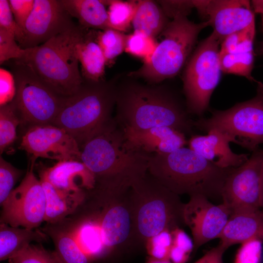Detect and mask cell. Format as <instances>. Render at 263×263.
Instances as JSON below:
<instances>
[{
  "mask_svg": "<svg viewBox=\"0 0 263 263\" xmlns=\"http://www.w3.org/2000/svg\"><path fill=\"white\" fill-rule=\"evenodd\" d=\"M231 213L223 203L216 205L205 196H190L184 205L183 218L188 226L193 239L194 250L207 242L219 238Z\"/></svg>",
  "mask_w": 263,
  "mask_h": 263,
  "instance_id": "2e32d148",
  "label": "cell"
},
{
  "mask_svg": "<svg viewBox=\"0 0 263 263\" xmlns=\"http://www.w3.org/2000/svg\"><path fill=\"white\" fill-rule=\"evenodd\" d=\"M9 260L10 263H61L55 252L33 244Z\"/></svg>",
  "mask_w": 263,
  "mask_h": 263,
  "instance_id": "836d02e7",
  "label": "cell"
},
{
  "mask_svg": "<svg viewBox=\"0 0 263 263\" xmlns=\"http://www.w3.org/2000/svg\"><path fill=\"white\" fill-rule=\"evenodd\" d=\"M261 15V19H262V27H263V15Z\"/></svg>",
  "mask_w": 263,
  "mask_h": 263,
  "instance_id": "c3c4849f",
  "label": "cell"
},
{
  "mask_svg": "<svg viewBox=\"0 0 263 263\" xmlns=\"http://www.w3.org/2000/svg\"><path fill=\"white\" fill-rule=\"evenodd\" d=\"M97 31L88 29L78 42L76 54L83 79L98 82L103 80L106 60L97 41Z\"/></svg>",
  "mask_w": 263,
  "mask_h": 263,
  "instance_id": "603a6c76",
  "label": "cell"
},
{
  "mask_svg": "<svg viewBox=\"0 0 263 263\" xmlns=\"http://www.w3.org/2000/svg\"><path fill=\"white\" fill-rule=\"evenodd\" d=\"M263 178V150L259 149L243 164L231 168L222 188L223 203L231 212L262 209Z\"/></svg>",
  "mask_w": 263,
  "mask_h": 263,
  "instance_id": "7c38bea8",
  "label": "cell"
},
{
  "mask_svg": "<svg viewBox=\"0 0 263 263\" xmlns=\"http://www.w3.org/2000/svg\"><path fill=\"white\" fill-rule=\"evenodd\" d=\"M220 44L212 33L198 45L188 63L183 89L188 113L202 117L208 108L210 97L223 73L219 59Z\"/></svg>",
  "mask_w": 263,
  "mask_h": 263,
  "instance_id": "30bf717a",
  "label": "cell"
},
{
  "mask_svg": "<svg viewBox=\"0 0 263 263\" xmlns=\"http://www.w3.org/2000/svg\"><path fill=\"white\" fill-rule=\"evenodd\" d=\"M46 235L39 230L0 225V260H10L25 249L32 242L47 240Z\"/></svg>",
  "mask_w": 263,
  "mask_h": 263,
  "instance_id": "d4e9b609",
  "label": "cell"
},
{
  "mask_svg": "<svg viewBox=\"0 0 263 263\" xmlns=\"http://www.w3.org/2000/svg\"><path fill=\"white\" fill-rule=\"evenodd\" d=\"M42 166L39 174L67 193H84L85 189H94L96 184L94 174L81 161L66 160L57 162L51 167Z\"/></svg>",
  "mask_w": 263,
  "mask_h": 263,
  "instance_id": "d6986e66",
  "label": "cell"
},
{
  "mask_svg": "<svg viewBox=\"0 0 263 263\" xmlns=\"http://www.w3.org/2000/svg\"><path fill=\"white\" fill-rule=\"evenodd\" d=\"M127 36L111 28L98 30L96 41L106 60V65H111L115 58L125 49Z\"/></svg>",
  "mask_w": 263,
  "mask_h": 263,
  "instance_id": "4dcf8cb0",
  "label": "cell"
},
{
  "mask_svg": "<svg viewBox=\"0 0 263 263\" xmlns=\"http://www.w3.org/2000/svg\"><path fill=\"white\" fill-rule=\"evenodd\" d=\"M262 209L263 210V178L262 188Z\"/></svg>",
  "mask_w": 263,
  "mask_h": 263,
  "instance_id": "7dc6e473",
  "label": "cell"
},
{
  "mask_svg": "<svg viewBox=\"0 0 263 263\" xmlns=\"http://www.w3.org/2000/svg\"><path fill=\"white\" fill-rule=\"evenodd\" d=\"M15 37L11 33L0 28V64L10 60L22 58L26 49H22L17 43Z\"/></svg>",
  "mask_w": 263,
  "mask_h": 263,
  "instance_id": "8d00e7d4",
  "label": "cell"
},
{
  "mask_svg": "<svg viewBox=\"0 0 263 263\" xmlns=\"http://www.w3.org/2000/svg\"><path fill=\"white\" fill-rule=\"evenodd\" d=\"M158 44L155 38L134 31L127 36L125 51L131 55L142 58L145 62L151 58Z\"/></svg>",
  "mask_w": 263,
  "mask_h": 263,
  "instance_id": "d6a6232c",
  "label": "cell"
},
{
  "mask_svg": "<svg viewBox=\"0 0 263 263\" xmlns=\"http://www.w3.org/2000/svg\"><path fill=\"white\" fill-rule=\"evenodd\" d=\"M99 221L102 240L109 251L128 238L131 231L132 215L123 203L115 202L109 205Z\"/></svg>",
  "mask_w": 263,
  "mask_h": 263,
  "instance_id": "7402d4cb",
  "label": "cell"
},
{
  "mask_svg": "<svg viewBox=\"0 0 263 263\" xmlns=\"http://www.w3.org/2000/svg\"><path fill=\"white\" fill-rule=\"evenodd\" d=\"M20 124V119L10 102L0 106V151L1 155L5 150L17 139V128Z\"/></svg>",
  "mask_w": 263,
  "mask_h": 263,
  "instance_id": "1f68e13d",
  "label": "cell"
},
{
  "mask_svg": "<svg viewBox=\"0 0 263 263\" xmlns=\"http://www.w3.org/2000/svg\"><path fill=\"white\" fill-rule=\"evenodd\" d=\"M5 63L15 80L16 93L10 103L20 119V125L27 129L53 125L66 97L51 90L28 65L14 59Z\"/></svg>",
  "mask_w": 263,
  "mask_h": 263,
  "instance_id": "ba28073f",
  "label": "cell"
},
{
  "mask_svg": "<svg viewBox=\"0 0 263 263\" xmlns=\"http://www.w3.org/2000/svg\"><path fill=\"white\" fill-rule=\"evenodd\" d=\"M75 24L61 0H35L33 11L23 29V49L39 46Z\"/></svg>",
  "mask_w": 263,
  "mask_h": 263,
  "instance_id": "5bb4252c",
  "label": "cell"
},
{
  "mask_svg": "<svg viewBox=\"0 0 263 263\" xmlns=\"http://www.w3.org/2000/svg\"><path fill=\"white\" fill-rule=\"evenodd\" d=\"M207 26V21L196 23L186 15L176 16L161 33L163 38L150 60L128 75L151 83L174 77L185 63L199 33Z\"/></svg>",
  "mask_w": 263,
  "mask_h": 263,
  "instance_id": "8992f818",
  "label": "cell"
},
{
  "mask_svg": "<svg viewBox=\"0 0 263 263\" xmlns=\"http://www.w3.org/2000/svg\"><path fill=\"white\" fill-rule=\"evenodd\" d=\"M19 148L31 158L34 165L38 157L59 161H81V150L75 139L62 128L53 125L34 126L27 129Z\"/></svg>",
  "mask_w": 263,
  "mask_h": 263,
  "instance_id": "4fadbf2b",
  "label": "cell"
},
{
  "mask_svg": "<svg viewBox=\"0 0 263 263\" xmlns=\"http://www.w3.org/2000/svg\"><path fill=\"white\" fill-rule=\"evenodd\" d=\"M0 28L13 34L19 45L21 44L23 31L16 22L7 0H0Z\"/></svg>",
  "mask_w": 263,
  "mask_h": 263,
  "instance_id": "f35d334b",
  "label": "cell"
},
{
  "mask_svg": "<svg viewBox=\"0 0 263 263\" xmlns=\"http://www.w3.org/2000/svg\"><path fill=\"white\" fill-rule=\"evenodd\" d=\"M207 133L205 135H192L188 142L189 148L222 169L238 167L248 159V154L232 151L229 146L231 141L226 134L216 129Z\"/></svg>",
  "mask_w": 263,
  "mask_h": 263,
  "instance_id": "ffe728a7",
  "label": "cell"
},
{
  "mask_svg": "<svg viewBox=\"0 0 263 263\" xmlns=\"http://www.w3.org/2000/svg\"><path fill=\"white\" fill-rule=\"evenodd\" d=\"M232 168H219L189 148L150 155L148 171L161 184L178 195L222 198L225 180Z\"/></svg>",
  "mask_w": 263,
  "mask_h": 263,
  "instance_id": "3957f363",
  "label": "cell"
},
{
  "mask_svg": "<svg viewBox=\"0 0 263 263\" xmlns=\"http://www.w3.org/2000/svg\"><path fill=\"white\" fill-rule=\"evenodd\" d=\"M46 196V212L44 221L56 223L72 213L84 198V193H67L52 185L39 174Z\"/></svg>",
  "mask_w": 263,
  "mask_h": 263,
  "instance_id": "484cf974",
  "label": "cell"
},
{
  "mask_svg": "<svg viewBox=\"0 0 263 263\" xmlns=\"http://www.w3.org/2000/svg\"><path fill=\"white\" fill-rule=\"evenodd\" d=\"M263 241L253 239L242 244L238 249L234 263H261Z\"/></svg>",
  "mask_w": 263,
  "mask_h": 263,
  "instance_id": "74e56055",
  "label": "cell"
},
{
  "mask_svg": "<svg viewBox=\"0 0 263 263\" xmlns=\"http://www.w3.org/2000/svg\"><path fill=\"white\" fill-rule=\"evenodd\" d=\"M69 15L77 19L79 24L88 29H109L106 0H61Z\"/></svg>",
  "mask_w": 263,
  "mask_h": 263,
  "instance_id": "cb8c5ba5",
  "label": "cell"
},
{
  "mask_svg": "<svg viewBox=\"0 0 263 263\" xmlns=\"http://www.w3.org/2000/svg\"><path fill=\"white\" fill-rule=\"evenodd\" d=\"M256 95L225 110L212 109L208 118L200 117L194 127L207 132L216 129L231 142L253 152L263 144V84L258 83Z\"/></svg>",
  "mask_w": 263,
  "mask_h": 263,
  "instance_id": "9c48e42d",
  "label": "cell"
},
{
  "mask_svg": "<svg viewBox=\"0 0 263 263\" xmlns=\"http://www.w3.org/2000/svg\"><path fill=\"white\" fill-rule=\"evenodd\" d=\"M55 243V253L61 263H91L73 233L57 231L52 234Z\"/></svg>",
  "mask_w": 263,
  "mask_h": 263,
  "instance_id": "f1b7e54d",
  "label": "cell"
},
{
  "mask_svg": "<svg viewBox=\"0 0 263 263\" xmlns=\"http://www.w3.org/2000/svg\"><path fill=\"white\" fill-rule=\"evenodd\" d=\"M121 128L130 148L149 155L170 153L187 143L185 134L169 127L141 130Z\"/></svg>",
  "mask_w": 263,
  "mask_h": 263,
  "instance_id": "ac0fdd59",
  "label": "cell"
},
{
  "mask_svg": "<svg viewBox=\"0 0 263 263\" xmlns=\"http://www.w3.org/2000/svg\"><path fill=\"white\" fill-rule=\"evenodd\" d=\"M171 234L172 244L190 254L194 249V243L189 236L179 227L171 230Z\"/></svg>",
  "mask_w": 263,
  "mask_h": 263,
  "instance_id": "7bdbcfd3",
  "label": "cell"
},
{
  "mask_svg": "<svg viewBox=\"0 0 263 263\" xmlns=\"http://www.w3.org/2000/svg\"><path fill=\"white\" fill-rule=\"evenodd\" d=\"M189 255L185 250L172 244L169 254V260L172 263H186Z\"/></svg>",
  "mask_w": 263,
  "mask_h": 263,
  "instance_id": "f6af8a7d",
  "label": "cell"
},
{
  "mask_svg": "<svg viewBox=\"0 0 263 263\" xmlns=\"http://www.w3.org/2000/svg\"><path fill=\"white\" fill-rule=\"evenodd\" d=\"M146 263H172L169 260H159L150 257Z\"/></svg>",
  "mask_w": 263,
  "mask_h": 263,
  "instance_id": "bcb514c9",
  "label": "cell"
},
{
  "mask_svg": "<svg viewBox=\"0 0 263 263\" xmlns=\"http://www.w3.org/2000/svg\"><path fill=\"white\" fill-rule=\"evenodd\" d=\"M22 173L10 163L0 157V204L1 206L14 189L13 187Z\"/></svg>",
  "mask_w": 263,
  "mask_h": 263,
  "instance_id": "d590c367",
  "label": "cell"
},
{
  "mask_svg": "<svg viewBox=\"0 0 263 263\" xmlns=\"http://www.w3.org/2000/svg\"><path fill=\"white\" fill-rule=\"evenodd\" d=\"M168 18L173 19L178 15L188 16L194 8L192 0H161L158 1Z\"/></svg>",
  "mask_w": 263,
  "mask_h": 263,
  "instance_id": "b9f144b4",
  "label": "cell"
},
{
  "mask_svg": "<svg viewBox=\"0 0 263 263\" xmlns=\"http://www.w3.org/2000/svg\"><path fill=\"white\" fill-rule=\"evenodd\" d=\"M132 195L142 201L137 208L135 223L140 234L147 240L165 229L172 230L184 222L183 209L177 194L149 175L134 180Z\"/></svg>",
  "mask_w": 263,
  "mask_h": 263,
  "instance_id": "52a82bcc",
  "label": "cell"
},
{
  "mask_svg": "<svg viewBox=\"0 0 263 263\" xmlns=\"http://www.w3.org/2000/svg\"><path fill=\"white\" fill-rule=\"evenodd\" d=\"M9 6L16 22L23 30L34 7L35 0H9Z\"/></svg>",
  "mask_w": 263,
  "mask_h": 263,
  "instance_id": "60d3db41",
  "label": "cell"
},
{
  "mask_svg": "<svg viewBox=\"0 0 263 263\" xmlns=\"http://www.w3.org/2000/svg\"><path fill=\"white\" fill-rule=\"evenodd\" d=\"M81 161L99 187L131 185L148 171L150 155L130 148L115 118L81 148Z\"/></svg>",
  "mask_w": 263,
  "mask_h": 263,
  "instance_id": "7a4b0ae2",
  "label": "cell"
},
{
  "mask_svg": "<svg viewBox=\"0 0 263 263\" xmlns=\"http://www.w3.org/2000/svg\"><path fill=\"white\" fill-rule=\"evenodd\" d=\"M115 119L121 127L141 130L169 127L192 133L194 120L169 90L134 81L117 85Z\"/></svg>",
  "mask_w": 263,
  "mask_h": 263,
  "instance_id": "6da1fadb",
  "label": "cell"
},
{
  "mask_svg": "<svg viewBox=\"0 0 263 263\" xmlns=\"http://www.w3.org/2000/svg\"><path fill=\"white\" fill-rule=\"evenodd\" d=\"M117 85L114 80L84 79L78 90L66 97L53 125L72 135L80 149L113 119Z\"/></svg>",
  "mask_w": 263,
  "mask_h": 263,
  "instance_id": "5b68a950",
  "label": "cell"
},
{
  "mask_svg": "<svg viewBox=\"0 0 263 263\" xmlns=\"http://www.w3.org/2000/svg\"><path fill=\"white\" fill-rule=\"evenodd\" d=\"M31 165L20 184L1 205L0 223L34 229L44 221L46 196Z\"/></svg>",
  "mask_w": 263,
  "mask_h": 263,
  "instance_id": "8fae6325",
  "label": "cell"
},
{
  "mask_svg": "<svg viewBox=\"0 0 263 263\" xmlns=\"http://www.w3.org/2000/svg\"><path fill=\"white\" fill-rule=\"evenodd\" d=\"M219 238V245L225 250L251 239L263 241V210L241 209L231 212Z\"/></svg>",
  "mask_w": 263,
  "mask_h": 263,
  "instance_id": "44dd1931",
  "label": "cell"
},
{
  "mask_svg": "<svg viewBox=\"0 0 263 263\" xmlns=\"http://www.w3.org/2000/svg\"><path fill=\"white\" fill-rule=\"evenodd\" d=\"M107 4L110 28L122 33L128 31L137 9V1L110 0Z\"/></svg>",
  "mask_w": 263,
  "mask_h": 263,
  "instance_id": "f546056e",
  "label": "cell"
},
{
  "mask_svg": "<svg viewBox=\"0 0 263 263\" xmlns=\"http://www.w3.org/2000/svg\"><path fill=\"white\" fill-rule=\"evenodd\" d=\"M225 251L219 244L207 252L195 263H224L223 255Z\"/></svg>",
  "mask_w": 263,
  "mask_h": 263,
  "instance_id": "ee69618b",
  "label": "cell"
},
{
  "mask_svg": "<svg viewBox=\"0 0 263 263\" xmlns=\"http://www.w3.org/2000/svg\"><path fill=\"white\" fill-rule=\"evenodd\" d=\"M194 8L207 18L220 43L229 36L255 22V12L248 0H192Z\"/></svg>",
  "mask_w": 263,
  "mask_h": 263,
  "instance_id": "9a60e30c",
  "label": "cell"
},
{
  "mask_svg": "<svg viewBox=\"0 0 263 263\" xmlns=\"http://www.w3.org/2000/svg\"><path fill=\"white\" fill-rule=\"evenodd\" d=\"M255 24L225 38L221 43L219 59L223 73L244 76L259 82L251 75L254 64Z\"/></svg>",
  "mask_w": 263,
  "mask_h": 263,
  "instance_id": "e0dca14e",
  "label": "cell"
},
{
  "mask_svg": "<svg viewBox=\"0 0 263 263\" xmlns=\"http://www.w3.org/2000/svg\"><path fill=\"white\" fill-rule=\"evenodd\" d=\"M169 21L161 6L153 0H137V7L132 21L134 31L155 38Z\"/></svg>",
  "mask_w": 263,
  "mask_h": 263,
  "instance_id": "4316f807",
  "label": "cell"
},
{
  "mask_svg": "<svg viewBox=\"0 0 263 263\" xmlns=\"http://www.w3.org/2000/svg\"><path fill=\"white\" fill-rule=\"evenodd\" d=\"M16 93V83L12 73L3 68H0V106L11 102Z\"/></svg>",
  "mask_w": 263,
  "mask_h": 263,
  "instance_id": "ab89813d",
  "label": "cell"
},
{
  "mask_svg": "<svg viewBox=\"0 0 263 263\" xmlns=\"http://www.w3.org/2000/svg\"><path fill=\"white\" fill-rule=\"evenodd\" d=\"M87 30L75 24L39 46L26 49L23 57L17 60L29 66L57 94L71 96L78 90L84 80L76 47Z\"/></svg>",
  "mask_w": 263,
  "mask_h": 263,
  "instance_id": "277c9868",
  "label": "cell"
},
{
  "mask_svg": "<svg viewBox=\"0 0 263 263\" xmlns=\"http://www.w3.org/2000/svg\"><path fill=\"white\" fill-rule=\"evenodd\" d=\"M73 234L81 249L91 261L103 257L109 251L102 240L99 220L83 222Z\"/></svg>",
  "mask_w": 263,
  "mask_h": 263,
  "instance_id": "83f0119b",
  "label": "cell"
},
{
  "mask_svg": "<svg viewBox=\"0 0 263 263\" xmlns=\"http://www.w3.org/2000/svg\"><path fill=\"white\" fill-rule=\"evenodd\" d=\"M146 248L150 257L159 260H169L172 245L171 231L165 229L147 240Z\"/></svg>",
  "mask_w": 263,
  "mask_h": 263,
  "instance_id": "e575fe53",
  "label": "cell"
}]
</instances>
